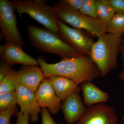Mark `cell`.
I'll return each instance as SVG.
<instances>
[{"label": "cell", "instance_id": "ac0fdd59", "mask_svg": "<svg viewBox=\"0 0 124 124\" xmlns=\"http://www.w3.org/2000/svg\"><path fill=\"white\" fill-rule=\"evenodd\" d=\"M107 33L124 35V14H116L106 25Z\"/></svg>", "mask_w": 124, "mask_h": 124}, {"label": "cell", "instance_id": "30bf717a", "mask_svg": "<svg viewBox=\"0 0 124 124\" xmlns=\"http://www.w3.org/2000/svg\"><path fill=\"white\" fill-rule=\"evenodd\" d=\"M0 54L1 59L11 66L15 64L36 66L39 65L37 60L26 53L22 47L15 43L6 42L0 45Z\"/></svg>", "mask_w": 124, "mask_h": 124}, {"label": "cell", "instance_id": "3957f363", "mask_svg": "<svg viewBox=\"0 0 124 124\" xmlns=\"http://www.w3.org/2000/svg\"><path fill=\"white\" fill-rule=\"evenodd\" d=\"M26 30L31 44L40 51L55 54L62 58L84 56L49 30L32 25H27Z\"/></svg>", "mask_w": 124, "mask_h": 124}, {"label": "cell", "instance_id": "4fadbf2b", "mask_svg": "<svg viewBox=\"0 0 124 124\" xmlns=\"http://www.w3.org/2000/svg\"><path fill=\"white\" fill-rule=\"evenodd\" d=\"M61 108L68 124H75L86 110L79 93L73 94L62 102Z\"/></svg>", "mask_w": 124, "mask_h": 124}, {"label": "cell", "instance_id": "8fae6325", "mask_svg": "<svg viewBox=\"0 0 124 124\" xmlns=\"http://www.w3.org/2000/svg\"><path fill=\"white\" fill-rule=\"evenodd\" d=\"M16 91L20 111L29 115L32 122H37L41 109L37 100L35 92L22 85H19Z\"/></svg>", "mask_w": 124, "mask_h": 124}, {"label": "cell", "instance_id": "8992f818", "mask_svg": "<svg viewBox=\"0 0 124 124\" xmlns=\"http://www.w3.org/2000/svg\"><path fill=\"white\" fill-rule=\"evenodd\" d=\"M12 2L8 0H0V28L6 42L15 43L22 47L24 40L17 26V19Z\"/></svg>", "mask_w": 124, "mask_h": 124}, {"label": "cell", "instance_id": "d6986e66", "mask_svg": "<svg viewBox=\"0 0 124 124\" xmlns=\"http://www.w3.org/2000/svg\"><path fill=\"white\" fill-rule=\"evenodd\" d=\"M16 91L0 94V111L7 110L17 104Z\"/></svg>", "mask_w": 124, "mask_h": 124}, {"label": "cell", "instance_id": "ba28073f", "mask_svg": "<svg viewBox=\"0 0 124 124\" xmlns=\"http://www.w3.org/2000/svg\"><path fill=\"white\" fill-rule=\"evenodd\" d=\"M75 124H118L115 109L104 103L88 107L82 117Z\"/></svg>", "mask_w": 124, "mask_h": 124}, {"label": "cell", "instance_id": "d4e9b609", "mask_svg": "<svg viewBox=\"0 0 124 124\" xmlns=\"http://www.w3.org/2000/svg\"><path fill=\"white\" fill-rule=\"evenodd\" d=\"M13 69L11 65L1 59L0 63V81Z\"/></svg>", "mask_w": 124, "mask_h": 124}, {"label": "cell", "instance_id": "44dd1931", "mask_svg": "<svg viewBox=\"0 0 124 124\" xmlns=\"http://www.w3.org/2000/svg\"><path fill=\"white\" fill-rule=\"evenodd\" d=\"M82 4L83 0H62L55 4L65 6L75 11H79Z\"/></svg>", "mask_w": 124, "mask_h": 124}, {"label": "cell", "instance_id": "e0dca14e", "mask_svg": "<svg viewBox=\"0 0 124 124\" xmlns=\"http://www.w3.org/2000/svg\"><path fill=\"white\" fill-rule=\"evenodd\" d=\"M18 85L17 71L13 69L0 81V94L15 91Z\"/></svg>", "mask_w": 124, "mask_h": 124}, {"label": "cell", "instance_id": "7c38bea8", "mask_svg": "<svg viewBox=\"0 0 124 124\" xmlns=\"http://www.w3.org/2000/svg\"><path fill=\"white\" fill-rule=\"evenodd\" d=\"M19 85L36 92L45 78L42 69L36 66L23 65L17 71Z\"/></svg>", "mask_w": 124, "mask_h": 124}, {"label": "cell", "instance_id": "ffe728a7", "mask_svg": "<svg viewBox=\"0 0 124 124\" xmlns=\"http://www.w3.org/2000/svg\"><path fill=\"white\" fill-rule=\"evenodd\" d=\"M79 11L86 16L98 18L94 0H83L82 7Z\"/></svg>", "mask_w": 124, "mask_h": 124}, {"label": "cell", "instance_id": "6da1fadb", "mask_svg": "<svg viewBox=\"0 0 124 124\" xmlns=\"http://www.w3.org/2000/svg\"><path fill=\"white\" fill-rule=\"evenodd\" d=\"M38 64L46 78L55 76L67 78L78 85L101 76V73L90 56L63 58L57 63H49L44 58H37Z\"/></svg>", "mask_w": 124, "mask_h": 124}, {"label": "cell", "instance_id": "5b68a950", "mask_svg": "<svg viewBox=\"0 0 124 124\" xmlns=\"http://www.w3.org/2000/svg\"><path fill=\"white\" fill-rule=\"evenodd\" d=\"M11 2L15 10L20 15L27 14L46 29L58 33L57 18L52 7L46 4L45 1L13 0Z\"/></svg>", "mask_w": 124, "mask_h": 124}, {"label": "cell", "instance_id": "5bb4252c", "mask_svg": "<svg viewBox=\"0 0 124 124\" xmlns=\"http://www.w3.org/2000/svg\"><path fill=\"white\" fill-rule=\"evenodd\" d=\"M49 78L55 94L62 102L81 90V87L67 78L55 76Z\"/></svg>", "mask_w": 124, "mask_h": 124}, {"label": "cell", "instance_id": "cb8c5ba5", "mask_svg": "<svg viewBox=\"0 0 124 124\" xmlns=\"http://www.w3.org/2000/svg\"><path fill=\"white\" fill-rule=\"evenodd\" d=\"M42 124H62L54 121L46 108H42L41 111Z\"/></svg>", "mask_w": 124, "mask_h": 124}, {"label": "cell", "instance_id": "9a60e30c", "mask_svg": "<svg viewBox=\"0 0 124 124\" xmlns=\"http://www.w3.org/2000/svg\"><path fill=\"white\" fill-rule=\"evenodd\" d=\"M84 102L87 107L107 102L109 95L102 91L91 81H85L81 85Z\"/></svg>", "mask_w": 124, "mask_h": 124}, {"label": "cell", "instance_id": "2e32d148", "mask_svg": "<svg viewBox=\"0 0 124 124\" xmlns=\"http://www.w3.org/2000/svg\"><path fill=\"white\" fill-rule=\"evenodd\" d=\"M95 1L98 18L106 25L116 14L115 11L107 0H97Z\"/></svg>", "mask_w": 124, "mask_h": 124}, {"label": "cell", "instance_id": "52a82bcc", "mask_svg": "<svg viewBox=\"0 0 124 124\" xmlns=\"http://www.w3.org/2000/svg\"><path fill=\"white\" fill-rule=\"evenodd\" d=\"M57 35L61 39L83 55L90 56L91 47L94 42L89 35L84 30L71 27L57 19Z\"/></svg>", "mask_w": 124, "mask_h": 124}, {"label": "cell", "instance_id": "603a6c76", "mask_svg": "<svg viewBox=\"0 0 124 124\" xmlns=\"http://www.w3.org/2000/svg\"><path fill=\"white\" fill-rule=\"evenodd\" d=\"M116 14H124V0H107Z\"/></svg>", "mask_w": 124, "mask_h": 124}, {"label": "cell", "instance_id": "4316f807", "mask_svg": "<svg viewBox=\"0 0 124 124\" xmlns=\"http://www.w3.org/2000/svg\"><path fill=\"white\" fill-rule=\"evenodd\" d=\"M120 53L122 59V65L124 67V35L122 37V43L120 48Z\"/></svg>", "mask_w": 124, "mask_h": 124}, {"label": "cell", "instance_id": "83f0119b", "mask_svg": "<svg viewBox=\"0 0 124 124\" xmlns=\"http://www.w3.org/2000/svg\"><path fill=\"white\" fill-rule=\"evenodd\" d=\"M119 77L123 82H124V69L121 71L119 75Z\"/></svg>", "mask_w": 124, "mask_h": 124}, {"label": "cell", "instance_id": "7a4b0ae2", "mask_svg": "<svg viewBox=\"0 0 124 124\" xmlns=\"http://www.w3.org/2000/svg\"><path fill=\"white\" fill-rule=\"evenodd\" d=\"M123 36L104 33L100 36L91 47L90 56L104 77L117 67Z\"/></svg>", "mask_w": 124, "mask_h": 124}, {"label": "cell", "instance_id": "9c48e42d", "mask_svg": "<svg viewBox=\"0 0 124 124\" xmlns=\"http://www.w3.org/2000/svg\"><path fill=\"white\" fill-rule=\"evenodd\" d=\"M35 93L40 108H46L53 115H56L60 110L62 100L55 94L49 78L44 79Z\"/></svg>", "mask_w": 124, "mask_h": 124}, {"label": "cell", "instance_id": "f1b7e54d", "mask_svg": "<svg viewBox=\"0 0 124 124\" xmlns=\"http://www.w3.org/2000/svg\"><path fill=\"white\" fill-rule=\"evenodd\" d=\"M122 120H123V122H124V116L122 115Z\"/></svg>", "mask_w": 124, "mask_h": 124}, {"label": "cell", "instance_id": "484cf974", "mask_svg": "<svg viewBox=\"0 0 124 124\" xmlns=\"http://www.w3.org/2000/svg\"><path fill=\"white\" fill-rule=\"evenodd\" d=\"M17 120L15 124H29L30 116L29 115L23 114L19 112L17 114Z\"/></svg>", "mask_w": 124, "mask_h": 124}, {"label": "cell", "instance_id": "7402d4cb", "mask_svg": "<svg viewBox=\"0 0 124 124\" xmlns=\"http://www.w3.org/2000/svg\"><path fill=\"white\" fill-rule=\"evenodd\" d=\"M16 106H13L5 110L0 112V124H12L11 116L16 110Z\"/></svg>", "mask_w": 124, "mask_h": 124}, {"label": "cell", "instance_id": "277c9868", "mask_svg": "<svg viewBox=\"0 0 124 124\" xmlns=\"http://www.w3.org/2000/svg\"><path fill=\"white\" fill-rule=\"evenodd\" d=\"M58 20L69 24L75 28L84 30L98 38L106 33V26L99 19L93 18L60 5L55 4L52 7Z\"/></svg>", "mask_w": 124, "mask_h": 124}]
</instances>
